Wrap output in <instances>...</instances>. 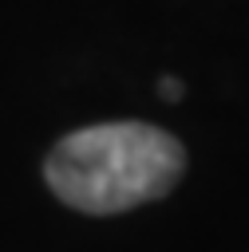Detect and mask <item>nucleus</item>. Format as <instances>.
I'll return each instance as SVG.
<instances>
[{
    "label": "nucleus",
    "instance_id": "f257e3e1",
    "mask_svg": "<svg viewBox=\"0 0 249 252\" xmlns=\"http://www.w3.org/2000/svg\"><path fill=\"white\" fill-rule=\"evenodd\" d=\"M186 169V150L146 122H99L67 134L43 161L51 193L79 213H123L158 201Z\"/></svg>",
    "mask_w": 249,
    "mask_h": 252
},
{
    "label": "nucleus",
    "instance_id": "f03ea898",
    "mask_svg": "<svg viewBox=\"0 0 249 252\" xmlns=\"http://www.w3.org/2000/svg\"><path fill=\"white\" fill-rule=\"evenodd\" d=\"M158 91H162V98H170V102H178V98H182V83H178V79H162V83H158Z\"/></svg>",
    "mask_w": 249,
    "mask_h": 252
}]
</instances>
